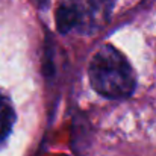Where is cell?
Returning <instances> with one entry per match:
<instances>
[{
	"mask_svg": "<svg viewBox=\"0 0 156 156\" xmlns=\"http://www.w3.org/2000/svg\"><path fill=\"white\" fill-rule=\"evenodd\" d=\"M93 88L108 99L129 97L136 85V77L126 56L112 46H103L93 56L88 68Z\"/></svg>",
	"mask_w": 156,
	"mask_h": 156,
	"instance_id": "cell-1",
	"label": "cell"
},
{
	"mask_svg": "<svg viewBox=\"0 0 156 156\" xmlns=\"http://www.w3.org/2000/svg\"><path fill=\"white\" fill-rule=\"evenodd\" d=\"M77 9L79 26L77 29H96L100 27L109 15L111 0H80L74 2Z\"/></svg>",
	"mask_w": 156,
	"mask_h": 156,
	"instance_id": "cell-2",
	"label": "cell"
},
{
	"mask_svg": "<svg viewBox=\"0 0 156 156\" xmlns=\"http://www.w3.org/2000/svg\"><path fill=\"white\" fill-rule=\"evenodd\" d=\"M56 24L59 32L67 34L73 29H76L79 26V18H77V9L74 2L68 0L65 3H62L58 11H56Z\"/></svg>",
	"mask_w": 156,
	"mask_h": 156,
	"instance_id": "cell-3",
	"label": "cell"
},
{
	"mask_svg": "<svg viewBox=\"0 0 156 156\" xmlns=\"http://www.w3.org/2000/svg\"><path fill=\"white\" fill-rule=\"evenodd\" d=\"M14 123V109L6 97L0 94V143L8 136Z\"/></svg>",
	"mask_w": 156,
	"mask_h": 156,
	"instance_id": "cell-4",
	"label": "cell"
},
{
	"mask_svg": "<svg viewBox=\"0 0 156 156\" xmlns=\"http://www.w3.org/2000/svg\"><path fill=\"white\" fill-rule=\"evenodd\" d=\"M47 2H49V0H38V5H40V6H44V5H47Z\"/></svg>",
	"mask_w": 156,
	"mask_h": 156,
	"instance_id": "cell-5",
	"label": "cell"
}]
</instances>
